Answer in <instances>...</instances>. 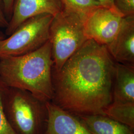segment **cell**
<instances>
[{
	"instance_id": "6da1fadb",
	"label": "cell",
	"mask_w": 134,
	"mask_h": 134,
	"mask_svg": "<svg viewBox=\"0 0 134 134\" xmlns=\"http://www.w3.org/2000/svg\"><path fill=\"white\" fill-rule=\"evenodd\" d=\"M115 63L106 46L87 40L59 70L52 68L51 101L77 116L105 115L113 101Z\"/></svg>"
},
{
	"instance_id": "7a4b0ae2",
	"label": "cell",
	"mask_w": 134,
	"mask_h": 134,
	"mask_svg": "<svg viewBox=\"0 0 134 134\" xmlns=\"http://www.w3.org/2000/svg\"><path fill=\"white\" fill-rule=\"evenodd\" d=\"M52 46L49 41L27 54L0 59V79L6 86L29 91L44 102L53 98Z\"/></svg>"
},
{
	"instance_id": "3957f363",
	"label": "cell",
	"mask_w": 134,
	"mask_h": 134,
	"mask_svg": "<svg viewBox=\"0 0 134 134\" xmlns=\"http://www.w3.org/2000/svg\"><path fill=\"white\" fill-rule=\"evenodd\" d=\"M46 102L16 88L6 86L3 94L5 114L18 134H44L48 119Z\"/></svg>"
},
{
	"instance_id": "277c9868",
	"label": "cell",
	"mask_w": 134,
	"mask_h": 134,
	"mask_svg": "<svg viewBox=\"0 0 134 134\" xmlns=\"http://www.w3.org/2000/svg\"><path fill=\"white\" fill-rule=\"evenodd\" d=\"M86 18L62 10L53 17L49 29L52 46L53 69L58 71L88 39L84 30Z\"/></svg>"
},
{
	"instance_id": "5b68a950",
	"label": "cell",
	"mask_w": 134,
	"mask_h": 134,
	"mask_svg": "<svg viewBox=\"0 0 134 134\" xmlns=\"http://www.w3.org/2000/svg\"><path fill=\"white\" fill-rule=\"evenodd\" d=\"M54 16L48 14L30 18L14 32L0 41V59L34 52L49 41V29Z\"/></svg>"
},
{
	"instance_id": "8992f818",
	"label": "cell",
	"mask_w": 134,
	"mask_h": 134,
	"mask_svg": "<svg viewBox=\"0 0 134 134\" xmlns=\"http://www.w3.org/2000/svg\"><path fill=\"white\" fill-rule=\"evenodd\" d=\"M124 17L117 10L102 7L98 8L84 21L86 37L106 46L115 38Z\"/></svg>"
},
{
	"instance_id": "52a82bcc",
	"label": "cell",
	"mask_w": 134,
	"mask_h": 134,
	"mask_svg": "<svg viewBox=\"0 0 134 134\" xmlns=\"http://www.w3.org/2000/svg\"><path fill=\"white\" fill-rule=\"evenodd\" d=\"M62 10L60 0H15L5 35L9 36L30 18L48 14L55 16Z\"/></svg>"
},
{
	"instance_id": "ba28073f",
	"label": "cell",
	"mask_w": 134,
	"mask_h": 134,
	"mask_svg": "<svg viewBox=\"0 0 134 134\" xmlns=\"http://www.w3.org/2000/svg\"><path fill=\"white\" fill-rule=\"evenodd\" d=\"M106 47L115 62L134 67V15L123 18L118 33Z\"/></svg>"
},
{
	"instance_id": "9c48e42d",
	"label": "cell",
	"mask_w": 134,
	"mask_h": 134,
	"mask_svg": "<svg viewBox=\"0 0 134 134\" xmlns=\"http://www.w3.org/2000/svg\"><path fill=\"white\" fill-rule=\"evenodd\" d=\"M48 119L44 134H92L79 117L52 101L46 102Z\"/></svg>"
},
{
	"instance_id": "30bf717a",
	"label": "cell",
	"mask_w": 134,
	"mask_h": 134,
	"mask_svg": "<svg viewBox=\"0 0 134 134\" xmlns=\"http://www.w3.org/2000/svg\"><path fill=\"white\" fill-rule=\"evenodd\" d=\"M112 101L134 102V67L115 63Z\"/></svg>"
},
{
	"instance_id": "8fae6325",
	"label": "cell",
	"mask_w": 134,
	"mask_h": 134,
	"mask_svg": "<svg viewBox=\"0 0 134 134\" xmlns=\"http://www.w3.org/2000/svg\"><path fill=\"white\" fill-rule=\"evenodd\" d=\"M77 116L92 134H134L133 130L105 115Z\"/></svg>"
},
{
	"instance_id": "7c38bea8",
	"label": "cell",
	"mask_w": 134,
	"mask_h": 134,
	"mask_svg": "<svg viewBox=\"0 0 134 134\" xmlns=\"http://www.w3.org/2000/svg\"><path fill=\"white\" fill-rule=\"evenodd\" d=\"M104 114L134 130V102L112 101Z\"/></svg>"
},
{
	"instance_id": "4fadbf2b",
	"label": "cell",
	"mask_w": 134,
	"mask_h": 134,
	"mask_svg": "<svg viewBox=\"0 0 134 134\" xmlns=\"http://www.w3.org/2000/svg\"><path fill=\"white\" fill-rule=\"evenodd\" d=\"M63 10L72 12L86 18V17L101 7L93 0H60Z\"/></svg>"
},
{
	"instance_id": "5bb4252c",
	"label": "cell",
	"mask_w": 134,
	"mask_h": 134,
	"mask_svg": "<svg viewBox=\"0 0 134 134\" xmlns=\"http://www.w3.org/2000/svg\"><path fill=\"white\" fill-rule=\"evenodd\" d=\"M5 87L0 79V134H18L10 125L4 109L3 97Z\"/></svg>"
},
{
	"instance_id": "9a60e30c",
	"label": "cell",
	"mask_w": 134,
	"mask_h": 134,
	"mask_svg": "<svg viewBox=\"0 0 134 134\" xmlns=\"http://www.w3.org/2000/svg\"><path fill=\"white\" fill-rule=\"evenodd\" d=\"M117 10L124 16L134 15V0H113Z\"/></svg>"
},
{
	"instance_id": "2e32d148",
	"label": "cell",
	"mask_w": 134,
	"mask_h": 134,
	"mask_svg": "<svg viewBox=\"0 0 134 134\" xmlns=\"http://www.w3.org/2000/svg\"><path fill=\"white\" fill-rule=\"evenodd\" d=\"M15 1V0H3L5 14L9 21L12 15Z\"/></svg>"
},
{
	"instance_id": "e0dca14e",
	"label": "cell",
	"mask_w": 134,
	"mask_h": 134,
	"mask_svg": "<svg viewBox=\"0 0 134 134\" xmlns=\"http://www.w3.org/2000/svg\"><path fill=\"white\" fill-rule=\"evenodd\" d=\"M9 24L5 11L3 0H0V28H6Z\"/></svg>"
},
{
	"instance_id": "ac0fdd59",
	"label": "cell",
	"mask_w": 134,
	"mask_h": 134,
	"mask_svg": "<svg viewBox=\"0 0 134 134\" xmlns=\"http://www.w3.org/2000/svg\"><path fill=\"white\" fill-rule=\"evenodd\" d=\"M93 1L97 3L101 7L107 8L112 10H117L114 5L113 0H93Z\"/></svg>"
},
{
	"instance_id": "d6986e66",
	"label": "cell",
	"mask_w": 134,
	"mask_h": 134,
	"mask_svg": "<svg viewBox=\"0 0 134 134\" xmlns=\"http://www.w3.org/2000/svg\"><path fill=\"white\" fill-rule=\"evenodd\" d=\"M5 35L4 33H3L1 30H0V41L4 39L5 38Z\"/></svg>"
}]
</instances>
